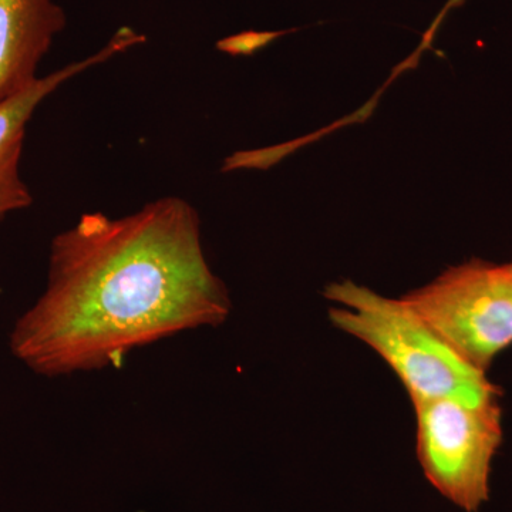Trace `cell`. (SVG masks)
I'll return each instance as SVG.
<instances>
[{
	"label": "cell",
	"instance_id": "obj_1",
	"mask_svg": "<svg viewBox=\"0 0 512 512\" xmlns=\"http://www.w3.org/2000/svg\"><path fill=\"white\" fill-rule=\"evenodd\" d=\"M229 312L197 211L161 198L123 218L84 214L53 239L46 291L16 322L10 350L40 376L93 372L185 330L220 326Z\"/></svg>",
	"mask_w": 512,
	"mask_h": 512
},
{
	"label": "cell",
	"instance_id": "obj_2",
	"mask_svg": "<svg viewBox=\"0 0 512 512\" xmlns=\"http://www.w3.org/2000/svg\"><path fill=\"white\" fill-rule=\"evenodd\" d=\"M335 328L369 346L399 377L410 402L424 399L501 402L503 390L441 342L403 298H387L355 282L326 286Z\"/></svg>",
	"mask_w": 512,
	"mask_h": 512
},
{
	"label": "cell",
	"instance_id": "obj_3",
	"mask_svg": "<svg viewBox=\"0 0 512 512\" xmlns=\"http://www.w3.org/2000/svg\"><path fill=\"white\" fill-rule=\"evenodd\" d=\"M416 414V454L423 476L448 503L480 512L490 503L494 460L503 446L501 402L424 399Z\"/></svg>",
	"mask_w": 512,
	"mask_h": 512
},
{
	"label": "cell",
	"instance_id": "obj_4",
	"mask_svg": "<svg viewBox=\"0 0 512 512\" xmlns=\"http://www.w3.org/2000/svg\"><path fill=\"white\" fill-rule=\"evenodd\" d=\"M402 298L441 342L481 372L512 346V291L501 264L471 259Z\"/></svg>",
	"mask_w": 512,
	"mask_h": 512
},
{
	"label": "cell",
	"instance_id": "obj_5",
	"mask_svg": "<svg viewBox=\"0 0 512 512\" xmlns=\"http://www.w3.org/2000/svg\"><path fill=\"white\" fill-rule=\"evenodd\" d=\"M144 42L146 37L138 35L134 30L120 29L96 55L82 62L67 64L63 69L37 79L22 93L0 103V220L10 212L28 208L33 202L29 188L20 178L19 163L26 126L37 106L76 74Z\"/></svg>",
	"mask_w": 512,
	"mask_h": 512
},
{
	"label": "cell",
	"instance_id": "obj_6",
	"mask_svg": "<svg viewBox=\"0 0 512 512\" xmlns=\"http://www.w3.org/2000/svg\"><path fill=\"white\" fill-rule=\"evenodd\" d=\"M66 13L53 0H0V103L36 82Z\"/></svg>",
	"mask_w": 512,
	"mask_h": 512
},
{
	"label": "cell",
	"instance_id": "obj_7",
	"mask_svg": "<svg viewBox=\"0 0 512 512\" xmlns=\"http://www.w3.org/2000/svg\"><path fill=\"white\" fill-rule=\"evenodd\" d=\"M275 33H255L249 32L244 35L229 37L218 43V49L224 50L229 55H251L255 50L261 49L266 43L271 42Z\"/></svg>",
	"mask_w": 512,
	"mask_h": 512
},
{
	"label": "cell",
	"instance_id": "obj_8",
	"mask_svg": "<svg viewBox=\"0 0 512 512\" xmlns=\"http://www.w3.org/2000/svg\"><path fill=\"white\" fill-rule=\"evenodd\" d=\"M464 0H448L447 5L444 6L443 10H441V13L439 16H437L436 22L431 25V28L429 29V32L426 33V36H424L423 39V45L420 46L419 52L424 49L431 40H433L434 33H436L437 28H439L441 20H443L444 16L447 15L448 10H451L453 8H457V6H460L461 3H463Z\"/></svg>",
	"mask_w": 512,
	"mask_h": 512
},
{
	"label": "cell",
	"instance_id": "obj_9",
	"mask_svg": "<svg viewBox=\"0 0 512 512\" xmlns=\"http://www.w3.org/2000/svg\"><path fill=\"white\" fill-rule=\"evenodd\" d=\"M503 265V271L505 278H507L508 285H510L511 291H512V261L505 262Z\"/></svg>",
	"mask_w": 512,
	"mask_h": 512
}]
</instances>
